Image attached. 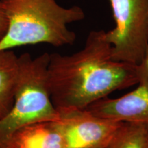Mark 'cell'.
Returning <instances> with one entry per match:
<instances>
[{
	"mask_svg": "<svg viewBox=\"0 0 148 148\" xmlns=\"http://www.w3.org/2000/svg\"><path fill=\"white\" fill-rule=\"evenodd\" d=\"M1 1L8 27L0 41V51L40 43L54 47L71 45L76 35L69 25L85 18L82 8H66L56 0Z\"/></svg>",
	"mask_w": 148,
	"mask_h": 148,
	"instance_id": "7a4b0ae2",
	"label": "cell"
},
{
	"mask_svg": "<svg viewBox=\"0 0 148 148\" xmlns=\"http://www.w3.org/2000/svg\"><path fill=\"white\" fill-rule=\"evenodd\" d=\"M0 148H64L57 121L32 123L0 139Z\"/></svg>",
	"mask_w": 148,
	"mask_h": 148,
	"instance_id": "52a82bcc",
	"label": "cell"
},
{
	"mask_svg": "<svg viewBox=\"0 0 148 148\" xmlns=\"http://www.w3.org/2000/svg\"><path fill=\"white\" fill-rule=\"evenodd\" d=\"M114 27L104 32L112 59L136 66L148 47V0H108Z\"/></svg>",
	"mask_w": 148,
	"mask_h": 148,
	"instance_id": "277c9868",
	"label": "cell"
},
{
	"mask_svg": "<svg viewBox=\"0 0 148 148\" xmlns=\"http://www.w3.org/2000/svg\"><path fill=\"white\" fill-rule=\"evenodd\" d=\"M136 72L138 85L148 88V47L143 60L136 66Z\"/></svg>",
	"mask_w": 148,
	"mask_h": 148,
	"instance_id": "30bf717a",
	"label": "cell"
},
{
	"mask_svg": "<svg viewBox=\"0 0 148 148\" xmlns=\"http://www.w3.org/2000/svg\"><path fill=\"white\" fill-rule=\"evenodd\" d=\"M57 120L64 141V148H108L123 122L96 115L87 109L59 112Z\"/></svg>",
	"mask_w": 148,
	"mask_h": 148,
	"instance_id": "5b68a950",
	"label": "cell"
},
{
	"mask_svg": "<svg viewBox=\"0 0 148 148\" xmlns=\"http://www.w3.org/2000/svg\"><path fill=\"white\" fill-rule=\"evenodd\" d=\"M108 148H110V146H109V147H108Z\"/></svg>",
	"mask_w": 148,
	"mask_h": 148,
	"instance_id": "7c38bea8",
	"label": "cell"
},
{
	"mask_svg": "<svg viewBox=\"0 0 148 148\" xmlns=\"http://www.w3.org/2000/svg\"><path fill=\"white\" fill-rule=\"evenodd\" d=\"M8 27V20L5 15L3 4L0 0V41L5 36Z\"/></svg>",
	"mask_w": 148,
	"mask_h": 148,
	"instance_id": "8fae6325",
	"label": "cell"
},
{
	"mask_svg": "<svg viewBox=\"0 0 148 148\" xmlns=\"http://www.w3.org/2000/svg\"><path fill=\"white\" fill-rule=\"evenodd\" d=\"M49 61L48 53L35 58L28 53L18 56L13 105L10 112L0 119V139L25 125L59 119L60 115L48 88Z\"/></svg>",
	"mask_w": 148,
	"mask_h": 148,
	"instance_id": "3957f363",
	"label": "cell"
},
{
	"mask_svg": "<svg viewBox=\"0 0 148 148\" xmlns=\"http://www.w3.org/2000/svg\"><path fill=\"white\" fill-rule=\"evenodd\" d=\"M85 109L97 116L138 125L148 130V88L141 85L121 97H107Z\"/></svg>",
	"mask_w": 148,
	"mask_h": 148,
	"instance_id": "8992f818",
	"label": "cell"
},
{
	"mask_svg": "<svg viewBox=\"0 0 148 148\" xmlns=\"http://www.w3.org/2000/svg\"><path fill=\"white\" fill-rule=\"evenodd\" d=\"M110 148H148V130L140 125L124 123Z\"/></svg>",
	"mask_w": 148,
	"mask_h": 148,
	"instance_id": "9c48e42d",
	"label": "cell"
},
{
	"mask_svg": "<svg viewBox=\"0 0 148 148\" xmlns=\"http://www.w3.org/2000/svg\"><path fill=\"white\" fill-rule=\"evenodd\" d=\"M18 68V56L12 49L0 51V119L12 108Z\"/></svg>",
	"mask_w": 148,
	"mask_h": 148,
	"instance_id": "ba28073f",
	"label": "cell"
},
{
	"mask_svg": "<svg viewBox=\"0 0 148 148\" xmlns=\"http://www.w3.org/2000/svg\"><path fill=\"white\" fill-rule=\"evenodd\" d=\"M104 30L88 34L80 50L49 54L47 84L58 113L85 109L116 90L138 84L136 66L112 59Z\"/></svg>",
	"mask_w": 148,
	"mask_h": 148,
	"instance_id": "6da1fadb",
	"label": "cell"
}]
</instances>
